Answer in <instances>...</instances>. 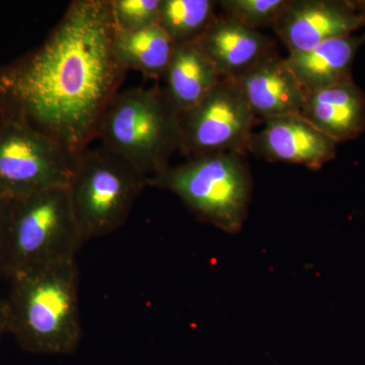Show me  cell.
I'll return each instance as SVG.
<instances>
[{"label": "cell", "mask_w": 365, "mask_h": 365, "mask_svg": "<svg viewBox=\"0 0 365 365\" xmlns=\"http://www.w3.org/2000/svg\"><path fill=\"white\" fill-rule=\"evenodd\" d=\"M110 0H74L44 42L0 66V120L25 125L76 157L126 76Z\"/></svg>", "instance_id": "1"}, {"label": "cell", "mask_w": 365, "mask_h": 365, "mask_svg": "<svg viewBox=\"0 0 365 365\" xmlns=\"http://www.w3.org/2000/svg\"><path fill=\"white\" fill-rule=\"evenodd\" d=\"M9 333L33 354H71L81 339L76 260L26 269L9 278Z\"/></svg>", "instance_id": "2"}, {"label": "cell", "mask_w": 365, "mask_h": 365, "mask_svg": "<svg viewBox=\"0 0 365 365\" xmlns=\"http://www.w3.org/2000/svg\"><path fill=\"white\" fill-rule=\"evenodd\" d=\"M97 139L150 179L165 172L180 150L178 113L163 86L119 91L106 110Z\"/></svg>", "instance_id": "3"}, {"label": "cell", "mask_w": 365, "mask_h": 365, "mask_svg": "<svg viewBox=\"0 0 365 365\" xmlns=\"http://www.w3.org/2000/svg\"><path fill=\"white\" fill-rule=\"evenodd\" d=\"M246 157L227 151L191 158L150 178L148 186L172 192L199 220L235 234L248 215L253 189Z\"/></svg>", "instance_id": "4"}, {"label": "cell", "mask_w": 365, "mask_h": 365, "mask_svg": "<svg viewBox=\"0 0 365 365\" xmlns=\"http://www.w3.org/2000/svg\"><path fill=\"white\" fill-rule=\"evenodd\" d=\"M71 163L67 188L85 242L123 227L148 178L104 146L86 148Z\"/></svg>", "instance_id": "5"}, {"label": "cell", "mask_w": 365, "mask_h": 365, "mask_svg": "<svg viewBox=\"0 0 365 365\" xmlns=\"http://www.w3.org/2000/svg\"><path fill=\"white\" fill-rule=\"evenodd\" d=\"M83 242L67 187L14 200L7 279L26 269L76 260Z\"/></svg>", "instance_id": "6"}, {"label": "cell", "mask_w": 365, "mask_h": 365, "mask_svg": "<svg viewBox=\"0 0 365 365\" xmlns=\"http://www.w3.org/2000/svg\"><path fill=\"white\" fill-rule=\"evenodd\" d=\"M178 119L180 151L189 158L227 151L247 155L259 123L234 78L220 79L207 97Z\"/></svg>", "instance_id": "7"}, {"label": "cell", "mask_w": 365, "mask_h": 365, "mask_svg": "<svg viewBox=\"0 0 365 365\" xmlns=\"http://www.w3.org/2000/svg\"><path fill=\"white\" fill-rule=\"evenodd\" d=\"M71 158L47 136L0 120V189L13 200L68 187Z\"/></svg>", "instance_id": "8"}, {"label": "cell", "mask_w": 365, "mask_h": 365, "mask_svg": "<svg viewBox=\"0 0 365 365\" xmlns=\"http://www.w3.org/2000/svg\"><path fill=\"white\" fill-rule=\"evenodd\" d=\"M365 28V16L351 1L288 0L272 29L289 54L309 51L317 46Z\"/></svg>", "instance_id": "9"}, {"label": "cell", "mask_w": 365, "mask_h": 365, "mask_svg": "<svg viewBox=\"0 0 365 365\" xmlns=\"http://www.w3.org/2000/svg\"><path fill=\"white\" fill-rule=\"evenodd\" d=\"M337 144L299 113H292L264 120L263 128L250 139L248 150L268 162L319 170L335 158Z\"/></svg>", "instance_id": "10"}, {"label": "cell", "mask_w": 365, "mask_h": 365, "mask_svg": "<svg viewBox=\"0 0 365 365\" xmlns=\"http://www.w3.org/2000/svg\"><path fill=\"white\" fill-rule=\"evenodd\" d=\"M196 43L222 78H239L276 52L275 40L223 14Z\"/></svg>", "instance_id": "11"}, {"label": "cell", "mask_w": 365, "mask_h": 365, "mask_svg": "<svg viewBox=\"0 0 365 365\" xmlns=\"http://www.w3.org/2000/svg\"><path fill=\"white\" fill-rule=\"evenodd\" d=\"M234 79L252 111L263 121L299 113L306 100L307 91L277 52Z\"/></svg>", "instance_id": "12"}, {"label": "cell", "mask_w": 365, "mask_h": 365, "mask_svg": "<svg viewBox=\"0 0 365 365\" xmlns=\"http://www.w3.org/2000/svg\"><path fill=\"white\" fill-rule=\"evenodd\" d=\"M299 114L335 143L352 140L365 130V93L347 79L307 93Z\"/></svg>", "instance_id": "13"}, {"label": "cell", "mask_w": 365, "mask_h": 365, "mask_svg": "<svg viewBox=\"0 0 365 365\" xmlns=\"http://www.w3.org/2000/svg\"><path fill=\"white\" fill-rule=\"evenodd\" d=\"M364 43L365 33L334 38L309 51L288 54L284 62L307 93H313L352 78L353 61Z\"/></svg>", "instance_id": "14"}, {"label": "cell", "mask_w": 365, "mask_h": 365, "mask_svg": "<svg viewBox=\"0 0 365 365\" xmlns=\"http://www.w3.org/2000/svg\"><path fill=\"white\" fill-rule=\"evenodd\" d=\"M165 93L178 114L207 97L220 83V74L196 42L177 45L163 76Z\"/></svg>", "instance_id": "15"}, {"label": "cell", "mask_w": 365, "mask_h": 365, "mask_svg": "<svg viewBox=\"0 0 365 365\" xmlns=\"http://www.w3.org/2000/svg\"><path fill=\"white\" fill-rule=\"evenodd\" d=\"M174 44L160 25L140 31H117L114 50L121 66L145 78L163 79L174 53Z\"/></svg>", "instance_id": "16"}, {"label": "cell", "mask_w": 365, "mask_h": 365, "mask_svg": "<svg viewBox=\"0 0 365 365\" xmlns=\"http://www.w3.org/2000/svg\"><path fill=\"white\" fill-rule=\"evenodd\" d=\"M212 0H163L160 23L175 45L200 39L217 18Z\"/></svg>", "instance_id": "17"}, {"label": "cell", "mask_w": 365, "mask_h": 365, "mask_svg": "<svg viewBox=\"0 0 365 365\" xmlns=\"http://www.w3.org/2000/svg\"><path fill=\"white\" fill-rule=\"evenodd\" d=\"M288 0H220L223 16L252 30L272 26L287 6Z\"/></svg>", "instance_id": "18"}, {"label": "cell", "mask_w": 365, "mask_h": 365, "mask_svg": "<svg viewBox=\"0 0 365 365\" xmlns=\"http://www.w3.org/2000/svg\"><path fill=\"white\" fill-rule=\"evenodd\" d=\"M163 0H110L117 31L144 30L160 23Z\"/></svg>", "instance_id": "19"}, {"label": "cell", "mask_w": 365, "mask_h": 365, "mask_svg": "<svg viewBox=\"0 0 365 365\" xmlns=\"http://www.w3.org/2000/svg\"><path fill=\"white\" fill-rule=\"evenodd\" d=\"M14 200L0 189V278H7Z\"/></svg>", "instance_id": "20"}, {"label": "cell", "mask_w": 365, "mask_h": 365, "mask_svg": "<svg viewBox=\"0 0 365 365\" xmlns=\"http://www.w3.org/2000/svg\"><path fill=\"white\" fill-rule=\"evenodd\" d=\"M9 333V313L6 299H0V340Z\"/></svg>", "instance_id": "21"}]
</instances>
